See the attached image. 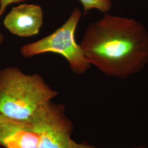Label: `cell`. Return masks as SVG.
<instances>
[{
	"instance_id": "11",
	"label": "cell",
	"mask_w": 148,
	"mask_h": 148,
	"mask_svg": "<svg viewBox=\"0 0 148 148\" xmlns=\"http://www.w3.org/2000/svg\"><path fill=\"white\" fill-rule=\"evenodd\" d=\"M141 148V147H140V148Z\"/></svg>"
},
{
	"instance_id": "9",
	"label": "cell",
	"mask_w": 148,
	"mask_h": 148,
	"mask_svg": "<svg viewBox=\"0 0 148 148\" xmlns=\"http://www.w3.org/2000/svg\"><path fill=\"white\" fill-rule=\"evenodd\" d=\"M80 148H96L87 144H79Z\"/></svg>"
},
{
	"instance_id": "2",
	"label": "cell",
	"mask_w": 148,
	"mask_h": 148,
	"mask_svg": "<svg viewBox=\"0 0 148 148\" xmlns=\"http://www.w3.org/2000/svg\"><path fill=\"white\" fill-rule=\"evenodd\" d=\"M58 95L38 74L27 75L17 67L0 70V114L29 121Z\"/></svg>"
},
{
	"instance_id": "4",
	"label": "cell",
	"mask_w": 148,
	"mask_h": 148,
	"mask_svg": "<svg viewBox=\"0 0 148 148\" xmlns=\"http://www.w3.org/2000/svg\"><path fill=\"white\" fill-rule=\"evenodd\" d=\"M62 104L52 101L40 109L28 121L36 133L38 148H69L73 140L71 122L66 117Z\"/></svg>"
},
{
	"instance_id": "7",
	"label": "cell",
	"mask_w": 148,
	"mask_h": 148,
	"mask_svg": "<svg viewBox=\"0 0 148 148\" xmlns=\"http://www.w3.org/2000/svg\"><path fill=\"white\" fill-rule=\"evenodd\" d=\"M85 13L92 10H97L108 13L112 7V0H79Z\"/></svg>"
},
{
	"instance_id": "10",
	"label": "cell",
	"mask_w": 148,
	"mask_h": 148,
	"mask_svg": "<svg viewBox=\"0 0 148 148\" xmlns=\"http://www.w3.org/2000/svg\"><path fill=\"white\" fill-rule=\"evenodd\" d=\"M69 148H80V147H79V144L76 143L73 140Z\"/></svg>"
},
{
	"instance_id": "3",
	"label": "cell",
	"mask_w": 148,
	"mask_h": 148,
	"mask_svg": "<svg viewBox=\"0 0 148 148\" xmlns=\"http://www.w3.org/2000/svg\"><path fill=\"white\" fill-rule=\"evenodd\" d=\"M81 16L80 10L76 8L63 25L52 34L23 46L21 49V55L29 58L43 53H57L68 61L74 74H84L91 65L75 36Z\"/></svg>"
},
{
	"instance_id": "8",
	"label": "cell",
	"mask_w": 148,
	"mask_h": 148,
	"mask_svg": "<svg viewBox=\"0 0 148 148\" xmlns=\"http://www.w3.org/2000/svg\"><path fill=\"white\" fill-rule=\"evenodd\" d=\"M25 0H0V18L3 14L8 5L14 3L24 2ZM3 42V36L0 32V47Z\"/></svg>"
},
{
	"instance_id": "6",
	"label": "cell",
	"mask_w": 148,
	"mask_h": 148,
	"mask_svg": "<svg viewBox=\"0 0 148 148\" xmlns=\"http://www.w3.org/2000/svg\"><path fill=\"white\" fill-rule=\"evenodd\" d=\"M38 136L30 122L0 114V147L3 148H38Z\"/></svg>"
},
{
	"instance_id": "5",
	"label": "cell",
	"mask_w": 148,
	"mask_h": 148,
	"mask_svg": "<svg viewBox=\"0 0 148 148\" xmlns=\"http://www.w3.org/2000/svg\"><path fill=\"white\" fill-rule=\"evenodd\" d=\"M43 24V13L41 6L27 3L13 7L3 21L5 28L19 37L36 35Z\"/></svg>"
},
{
	"instance_id": "1",
	"label": "cell",
	"mask_w": 148,
	"mask_h": 148,
	"mask_svg": "<svg viewBox=\"0 0 148 148\" xmlns=\"http://www.w3.org/2000/svg\"><path fill=\"white\" fill-rule=\"evenodd\" d=\"M80 46L90 65L110 77L126 79L148 65V29L132 18L105 13L87 27Z\"/></svg>"
}]
</instances>
